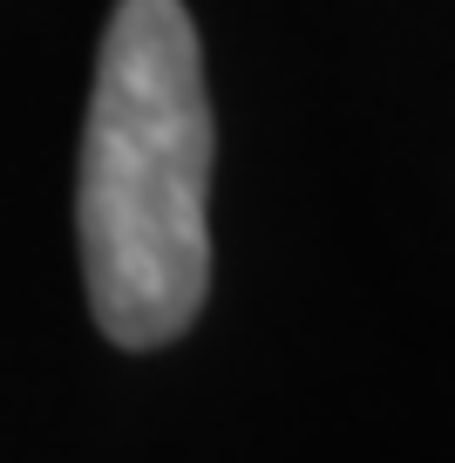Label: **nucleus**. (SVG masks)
Returning <instances> with one entry per match:
<instances>
[{"mask_svg": "<svg viewBox=\"0 0 455 463\" xmlns=\"http://www.w3.org/2000/svg\"><path fill=\"white\" fill-rule=\"evenodd\" d=\"M82 279L116 347H163L211 287V96L184 0H116L82 130Z\"/></svg>", "mask_w": 455, "mask_h": 463, "instance_id": "obj_1", "label": "nucleus"}]
</instances>
